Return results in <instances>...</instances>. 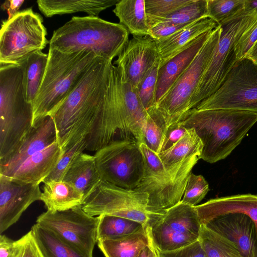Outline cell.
I'll return each instance as SVG.
<instances>
[{"mask_svg": "<svg viewBox=\"0 0 257 257\" xmlns=\"http://www.w3.org/2000/svg\"><path fill=\"white\" fill-rule=\"evenodd\" d=\"M111 62L97 57L74 89L49 113L63 151L91 133L104 100Z\"/></svg>", "mask_w": 257, "mask_h": 257, "instance_id": "obj_1", "label": "cell"}, {"mask_svg": "<svg viewBox=\"0 0 257 257\" xmlns=\"http://www.w3.org/2000/svg\"><path fill=\"white\" fill-rule=\"evenodd\" d=\"M195 208L201 224L231 241L243 257H257V195L211 199Z\"/></svg>", "mask_w": 257, "mask_h": 257, "instance_id": "obj_2", "label": "cell"}, {"mask_svg": "<svg viewBox=\"0 0 257 257\" xmlns=\"http://www.w3.org/2000/svg\"><path fill=\"white\" fill-rule=\"evenodd\" d=\"M193 128L203 149L199 159L213 163L226 158L257 122V114L248 111L218 109H191L180 121Z\"/></svg>", "mask_w": 257, "mask_h": 257, "instance_id": "obj_3", "label": "cell"}, {"mask_svg": "<svg viewBox=\"0 0 257 257\" xmlns=\"http://www.w3.org/2000/svg\"><path fill=\"white\" fill-rule=\"evenodd\" d=\"M129 32L119 23L98 17H73L55 30L49 48L64 53L86 51L109 61L120 54L128 39Z\"/></svg>", "mask_w": 257, "mask_h": 257, "instance_id": "obj_4", "label": "cell"}, {"mask_svg": "<svg viewBox=\"0 0 257 257\" xmlns=\"http://www.w3.org/2000/svg\"><path fill=\"white\" fill-rule=\"evenodd\" d=\"M146 121L134 115L126 106L120 88V70L110 63L104 100L90 135L86 139V150L96 152L116 141L144 142Z\"/></svg>", "mask_w": 257, "mask_h": 257, "instance_id": "obj_5", "label": "cell"}, {"mask_svg": "<svg viewBox=\"0 0 257 257\" xmlns=\"http://www.w3.org/2000/svg\"><path fill=\"white\" fill-rule=\"evenodd\" d=\"M32 104L25 97L23 65L0 63V160L19 145L32 128Z\"/></svg>", "mask_w": 257, "mask_h": 257, "instance_id": "obj_6", "label": "cell"}, {"mask_svg": "<svg viewBox=\"0 0 257 257\" xmlns=\"http://www.w3.org/2000/svg\"><path fill=\"white\" fill-rule=\"evenodd\" d=\"M48 55L44 78L32 104V126L70 93L97 57L91 52L64 53L50 48Z\"/></svg>", "mask_w": 257, "mask_h": 257, "instance_id": "obj_7", "label": "cell"}, {"mask_svg": "<svg viewBox=\"0 0 257 257\" xmlns=\"http://www.w3.org/2000/svg\"><path fill=\"white\" fill-rule=\"evenodd\" d=\"M140 148L145 161L143 177L136 189L149 195V206L164 212L183 198L192 170L199 159L193 155L174 165L165 167L158 154L144 143Z\"/></svg>", "mask_w": 257, "mask_h": 257, "instance_id": "obj_8", "label": "cell"}, {"mask_svg": "<svg viewBox=\"0 0 257 257\" xmlns=\"http://www.w3.org/2000/svg\"><path fill=\"white\" fill-rule=\"evenodd\" d=\"M220 32L218 25L190 66L153 108L164 121L166 132L170 126L182 121L190 111L191 98L214 54Z\"/></svg>", "mask_w": 257, "mask_h": 257, "instance_id": "obj_9", "label": "cell"}, {"mask_svg": "<svg viewBox=\"0 0 257 257\" xmlns=\"http://www.w3.org/2000/svg\"><path fill=\"white\" fill-rule=\"evenodd\" d=\"M43 19L32 9L19 11L3 21L0 31V63L21 65L49 43Z\"/></svg>", "mask_w": 257, "mask_h": 257, "instance_id": "obj_10", "label": "cell"}, {"mask_svg": "<svg viewBox=\"0 0 257 257\" xmlns=\"http://www.w3.org/2000/svg\"><path fill=\"white\" fill-rule=\"evenodd\" d=\"M91 216L109 215L131 220L146 225L154 215L164 212L149 206V195L136 189L121 188L101 180L81 205Z\"/></svg>", "mask_w": 257, "mask_h": 257, "instance_id": "obj_11", "label": "cell"}, {"mask_svg": "<svg viewBox=\"0 0 257 257\" xmlns=\"http://www.w3.org/2000/svg\"><path fill=\"white\" fill-rule=\"evenodd\" d=\"M194 108L238 110L257 114V63L247 57L237 60L218 89Z\"/></svg>", "mask_w": 257, "mask_h": 257, "instance_id": "obj_12", "label": "cell"}, {"mask_svg": "<svg viewBox=\"0 0 257 257\" xmlns=\"http://www.w3.org/2000/svg\"><path fill=\"white\" fill-rule=\"evenodd\" d=\"M156 248L170 251L199 240L201 223L195 206L181 201L153 216L145 225Z\"/></svg>", "mask_w": 257, "mask_h": 257, "instance_id": "obj_13", "label": "cell"}, {"mask_svg": "<svg viewBox=\"0 0 257 257\" xmlns=\"http://www.w3.org/2000/svg\"><path fill=\"white\" fill-rule=\"evenodd\" d=\"M93 156L102 180L134 189L143 177L144 158L136 142L114 141L97 150Z\"/></svg>", "mask_w": 257, "mask_h": 257, "instance_id": "obj_14", "label": "cell"}, {"mask_svg": "<svg viewBox=\"0 0 257 257\" xmlns=\"http://www.w3.org/2000/svg\"><path fill=\"white\" fill-rule=\"evenodd\" d=\"M247 14L244 10L219 25V43L192 96L190 110L214 94L237 61L234 45L241 23Z\"/></svg>", "mask_w": 257, "mask_h": 257, "instance_id": "obj_15", "label": "cell"}, {"mask_svg": "<svg viewBox=\"0 0 257 257\" xmlns=\"http://www.w3.org/2000/svg\"><path fill=\"white\" fill-rule=\"evenodd\" d=\"M98 222L99 216H90L81 205L62 211H46L36 220L37 223L91 257H93V248L97 242Z\"/></svg>", "mask_w": 257, "mask_h": 257, "instance_id": "obj_16", "label": "cell"}, {"mask_svg": "<svg viewBox=\"0 0 257 257\" xmlns=\"http://www.w3.org/2000/svg\"><path fill=\"white\" fill-rule=\"evenodd\" d=\"M157 63L158 52L155 40L150 35L133 36L114 61L122 77L138 88L148 72Z\"/></svg>", "mask_w": 257, "mask_h": 257, "instance_id": "obj_17", "label": "cell"}, {"mask_svg": "<svg viewBox=\"0 0 257 257\" xmlns=\"http://www.w3.org/2000/svg\"><path fill=\"white\" fill-rule=\"evenodd\" d=\"M39 184H25L0 175V233L19 219L34 202L40 200Z\"/></svg>", "mask_w": 257, "mask_h": 257, "instance_id": "obj_18", "label": "cell"}, {"mask_svg": "<svg viewBox=\"0 0 257 257\" xmlns=\"http://www.w3.org/2000/svg\"><path fill=\"white\" fill-rule=\"evenodd\" d=\"M57 141L54 121L48 115L33 126L12 153L0 160V175L11 176L27 158Z\"/></svg>", "mask_w": 257, "mask_h": 257, "instance_id": "obj_19", "label": "cell"}, {"mask_svg": "<svg viewBox=\"0 0 257 257\" xmlns=\"http://www.w3.org/2000/svg\"><path fill=\"white\" fill-rule=\"evenodd\" d=\"M212 30L206 32L198 37L185 49L159 68L156 104L168 92L179 77L193 61L208 40Z\"/></svg>", "mask_w": 257, "mask_h": 257, "instance_id": "obj_20", "label": "cell"}, {"mask_svg": "<svg viewBox=\"0 0 257 257\" xmlns=\"http://www.w3.org/2000/svg\"><path fill=\"white\" fill-rule=\"evenodd\" d=\"M64 153L57 141L27 158L10 177L25 184L43 183Z\"/></svg>", "mask_w": 257, "mask_h": 257, "instance_id": "obj_21", "label": "cell"}, {"mask_svg": "<svg viewBox=\"0 0 257 257\" xmlns=\"http://www.w3.org/2000/svg\"><path fill=\"white\" fill-rule=\"evenodd\" d=\"M217 24L209 18L196 21L170 37L156 42L159 68L185 49L193 40L203 33L217 27Z\"/></svg>", "mask_w": 257, "mask_h": 257, "instance_id": "obj_22", "label": "cell"}, {"mask_svg": "<svg viewBox=\"0 0 257 257\" xmlns=\"http://www.w3.org/2000/svg\"><path fill=\"white\" fill-rule=\"evenodd\" d=\"M43 183L40 200L47 211H62L82 204L83 195L70 183L64 180H51Z\"/></svg>", "mask_w": 257, "mask_h": 257, "instance_id": "obj_23", "label": "cell"}, {"mask_svg": "<svg viewBox=\"0 0 257 257\" xmlns=\"http://www.w3.org/2000/svg\"><path fill=\"white\" fill-rule=\"evenodd\" d=\"M63 180L76 188L83 195V200L89 196L102 180L94 156L84 152L80 154L69 169Z\"/></svg>", "mask_w": 257, "mask_h": 257, "instance_id": "obj_24", "label": "cell"}, {"mask_svg": "<svg viewBox=\"0 0 257 257\" xmlns=\"http://www.w3.org/2000/svg\"><path fill=\"white\" fill-rule=\"evenodd\" d=\"M119 0H38L39 10L47 18L56 15L84 12L98 17L102 11L115 5Z\"/></svg>", "mask_w": 257, "mask_h": 257, "instance_id": "obj_25", "label": "cell"}, {"mask_svg": "<svg viewBox=\"0 0 257 257\" xmlns=\"http://www.w3.org/2000/svg\"><path fill=\"white\" fill-rule=\"evenodd\" d=\"M149 234L144 226L134 233L114 239L97 240L105 257H138L149 243Z\"/></svg>", "mask_w": 257, "mask_h": 257, "instance_id": "obj_26", "label": "cell"}, {"mask_svg": "<svg viewBox=\"0 0 257 257\" xmlns=\"http://www.w3.org/2000/svg\"><path fill=\"white\" fill-rule=\"evenodd\" d=\"M112 11L133 36L150 35L145 0H119Z\"/></svg>", "mask_w": 257, "mask_h": 257, "instance_id": "obj_27", "label": "cell"}, {"mask_svg": "<svg viewBox=\"0 0 257 257\" xmlns=\"http://www.w3.org/2000/svg\"><path fill=\"white\" fill-rule=\"evenodd\" d=\"M31 231L43 257H91L37 223L32 227Z\"/></svg>", "mask_w": 257, "mask_h": 257, "instance_id": "obj_28", "label": "cell"}, {"mask_svg": "<svg viewBox=\"0 0 257 257\" xmlns=\"http://www.w3.org/2000/svg\"><path fill=\"white\" fill-rule=\"evenodd\" d=\"M48 55L42 51L31 54L22 63L25 97L32 104L39 92L45 75Z\"/></svg>", "mask_w": 257, "mask_h": 257, "instance_id": "obj_29", "label": "cell"}, {"mask_svg": "<svg viewBox=\"0 0 257 257\" xmlns=\"http://www.w3.org/2000/svg\"><path fill=\"white\" fill-rule=\"evenodd\" d=\"M202 143L193 128L187 129L184 135L169 149L157 154L165 167H169L193 155L199 158Z\"/></svg>", "mask_w": 257, "mask_h": 257, "instance_id": "obj_30", "label": "cell"}, {"mask_svg": "<svg viewBox=\"0 0 257 257\" xmlns=\"http://www.w3.org/2000/svg\"><path fill=\"white\" fill-rule=\"evenodd\" d=\"M149 28L162 24H189L207 17V0H193L190 4L163 17L147 16Z\"/></svg>", "mask_w": 257, "mask_h": 257, "instance_id": "obj_31", "label": "cell"}, {"mask_svg": "<svg viewBox=\"0 0 257 257\" xmlns=\"http://www.w3.org/2000/svg\"><path fill=\"white\" fill-rule=\"evenodd\" d=\"M98 216V240L114 239L127 235L140 230L144 226L139 222L118 216L109 215Z\"/></svg>", "mask_w": 257, "mask_h": 257, "instance_id": "obj_32", "label": "cell"}, {"mask_svg": "<svg viewBox=\"0 0 257 257\" xmlns=\"http://www.w3.org/2000/svg\"><path fill=\"white\" fill-rule=\"evenodd\" d=\"M199 239L207 257H243L231 241L202 224Z\"/></svg>", "mask_w": 257, "mask_h": 257, "instance_id": "obj_33", "label": "cell"}, {"mask_svg": "<svg viewBox=\"0 0 257 257\" xmlns=\"http://www.w3.org/2000/svg\"><path fill=\"white\" fill-rule=\"evenodd\" d=\"M147 112L148 114L143 130V143L158 154L161 152L164 139L165 124L162 118L153 108Z\"/></svg>", "mask_w": 257, "mask_h": 257, "instance_id": "obj_34", "label": "cell"}, {"mask_svg": "<svg viewBox=\"0 0 257 257\" xmlns=\"http://www.w3.org/2000/svg\"><path fill=\"white\" fill-rule=\"evenodd\" d=\"M244 0H207V17L219 25L244 9Z\"/></svg>", "mask_w": 257, "mask_h": 257, "instance_id": "obj_35", "label": "cell"}, {"mask_svg": "<svg viewBox=\"0 0 257 257\" xmlns=\"http://www.w3.org/2000/svg\"><path fill=\"white\" fill-rule=\"evenodd\" d=\"M86 147V139H83L64 151L56 167L43 183L51 180L63 181L74 161L84 152Z\"/></svg>", "mask_w": 257, "mask_h": 257, "instance_id": "obj_36", "label": "cell"}, {"mask_svg": "<svg viewBox=\"0 0 257 257\" xmlns=\"http://www.w3.org/2000/svg\"><path fill=\"white\" fill-rule=\"evenodd\" d=\"M158 69L159 63H157L148 72L137 88L139 98L147 111L156 104Z\"/></svg>", "mask_w": 257, "mask_h": 257, "instance_id": "obj_37", "label": "cell"}, {"mask_svg": "<svg viewBox=\"0 0 257 257\" xmlns=\"http://www.w3.org/2000/svg\"><path fill=\"white\" fill-rule=\"evenodd\" d=\"M209 191V185L202 175L191 173L187 182L181 202L195 206L206 196Z\"/></svg>", "mask_w": 257, "mask_h": 257, "instance_id": "obj_38", "label": "cell"}, {"mask_svg": "<svg viewBox=\"0 0 257 257\" xmlns=\"http://www.w3.org/2000/svg\"><path fill=\"white\" fill-rule=\"evenodd\" d=\"M193 0H145L147 16L163 17L168 16Z\"/></svg>", "mask_w": 257, "mask_h": 257, "instance_id": "obj_39", "label": "cell"}, {"mask_svg": "<svg viewBox=\"0 0 257 257\" xmlns=\"http://www.w3.org/2000/svg\"><path fill=\"white\" fill-rule=\"evenodd\" d=\"M239 32L240 28L234 45L237 61L245 57L257 41V15L251 24L241 35Z\"/></svg>", "mask_w": 257, "mask_h": 257, "instance_id": "obj_40", "label": "cell"}, {"mask_svg": "<svg viewBox=\"0 0 257 257\" xmlns=\"http://www.w3.org/2000/svg\"><path fill=\"white\" fill-rule=\"evenodd\" d=\"M17 240L18 250L16 257H43L31 230Z\"/></svg>", "mask_w": 257, "mask_h": 257, "instance_id": "obj_41", "label": "cell"}, {"mask_svg": "<svg viewBox=\"0 0 257 257\" xmlns=\"http://www.w3.org/2000/svg\"><path fill=\"white\" fill-rule=\"evenodd\" d=\"M158 253L159 257H207L199 239L176 250L165 252L158 250Z\"/></svg>", "mask_w": 257, "mask_h": 257, "instance_id": "obj_42", "label": "cell"}, {"mask_svg": "<svg viewBox=\"0 0 257 257\" xmlns=\"http://www.w3.org/2000/svg\"><path fill=\"white\" fill-rule=\"evenodd\" d=\"M190 24H162L158 25L150 28V36L155 41H161L174 35Z\"/></svg>", "mask_w": 257, "mask_h": 257, "instance_id": "obj_43", "label": "cell"}, {"mask_svg": "<svg viewBox=\"0 0 257 257\" xmlns=\"http://www.w3.org/2000/svg\"><path fill=\"white\" fill-rule=\"evenodd\" d=\"M187 131V129L181 122L170 126L165 133L160 152L171 147L184 135Z\"/></svg>", "mask_w": 257, "mask_h": 257, "instance_id": "obj_44", "label": "cell"}, {"mask_svg": "<svg viewBox=\"0 0 257 257\" xmlns=\"http://www.w3.org/2000/svg\"><path fill=\"white\" fill-rule=\"evenodd\" d=\"M18 240H13L4 234L0 235V257H16Z\"/></svg>", "mask_w": 257, "mask_h": 257, "instance_id": "obj_45", "label": "cell"}, {"mask_svg": "<svg viewBox=\"0 0 257 257\" xmlns=\"http://www.w3.org/2000/svg\"><path fill=\"white\" fill-rule=\"evenodd\" d=\"M24 2V0H6L3 3L1 8L7 11L8 20L12 18L19 12V9Z\"/></svg>", "mask_w": 257, "mask_h": 257, "instance_id": "obj_46", "label": "cell"}, {"mask_svg": "<svg viewBox=\"0 0 257 257\" xmlns=\"http://www.w3.org/2000/svg\"><path fill=\"white\" fill-rule=\"evenodd\" d=\"M150 237L149 243L142 250L138 257H159L158 250L153 243L150 236Z\"/></svg>", "mask_w": 257, "mask_h": 257, "instance_id": "obj_47", "label": "cell"}, {"mask_svg": "<svg viewBox=\"0 0 257 257\" xmlns=\"http://www.w3.org/2000/svg\"><path fill=\"white\" fill-rule=\"evenodd\" d=\"M243 10L247 13L257 12V0H244Z\"/></svg>", "mask_w": 257, "mask_h": 257, "instance_id": "obj_48", "label": "cell"}, {"mask_svg": "<svg viewBox=\"0 0 257 257\" xmlns=\"http://www.w3.org/2000/svg\"><path fill=\"white\" fill-rule=\"evenodd\" d=\"M245 57L250 58L255 63H257V41L249 51Z\"/></svg>", "mask_w": 257, "mask_h": 257, "instance_id": "obj_49", "label": "cell"}]
</instances>
